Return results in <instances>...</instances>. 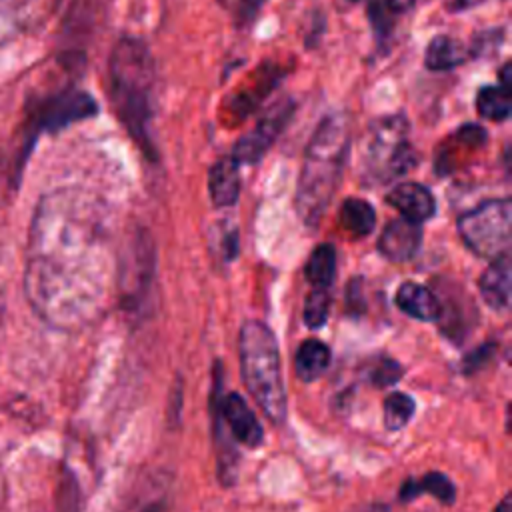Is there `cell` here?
I'll return each mask as SVG.
<instances>
[{
  "label": "cell",
  "mask_w": 512,
  "mask_h": 512,
  "mask_svg": "<svg viewBox=\"0 0 512 512\" xmlns=\"http://www.w3.org/2000/svg\"><path fill=\"white\" fill-rule=\"evenodd\" d=\"M104 206L84 190H54L36 206L24 270V292L48 324L72 330L92 322L112 280Z\"/></svg>",
  "instance_id": "obj_1"
},
{
  "label": "cell",
  "mask_w": 512,
  "mask_h": 512,
  "mask_svg": "<svg viewBox=\"0 0 512 512\" xmlns=\"http://www.w3.org/2000/svg\"><path fill=\"white\" fill-rule=\"evenodd\" d=\"M350 150V128L344 114H328L314 130L296 188V212L306 226H316L340 184Z\"/></svg>",
  "instance_id": "obj_2"
},
{
  "label": "cell",
  "mask_w": 512,
  "mask_h": 512,
  "mask_svg": "<svg viewBox=\"0 0 512 512\" xmlns=\"http://www.w3.org/2000/svg\"><path fill=\"white\" fill-rule=\"evenodd\" d=\"M110 100L134 138H142L152 116L154 64L146 46L134 38L120 40L110 54Z\"/></svg>",
  "instance_id": "obj_3"
},
{
  "label": "cell",
  "mask_w": 512,
  "mask_h": 512,
  "mask_svg": "<svg viewBox=\"0 0 512 512\" xmlns=\"http://www.w3.org/2000/svg\"><path fill=\"white\" fill-rule=\"evenodd\" d=\"M238 356L244 384L268 420H286V392L282 380L280 352L270 328L258 320L242 324L238 334Z\"/></svg>",
  "instance_id": "obj_4"
},
{
  "label": "cell",
  "mask_w": 512,
  "mask_h": 512,
  "mask_svg": "<svg viewBox=\"0 0 512 512\" xmlns=\"http://www.w3.org/2000/svg\"><path fill=\"white\" fill-rule=\"evenodd\" d=\"M416 152L408 142V122L392 114L374 122L362 146V174L366 182H388L416 164Z\"/></svg>",
  "instance_id": "obj_5"
},
{
  "label": "cell",
  "mask_w": 512,
  "mask_h": 512,
  "mask_svg": "<svg viewBox=\"0 0 512 512\" xmlns=\"http://www.w3.org/2000/svg\"><path fill=\"white\" fill-rule=\"evenodd\" d=\"M464 244L484 258L506 256L512 238V202L508 198L486 200L458 218Z\"/></svg>",
  "instance_id": "obj_6"
},
{
  "label": "cell",
  "mask_w": 512,
  "mask_h": 512,
  "mask_svg": "<svg viewBox=\"0 0 512 512\" xmlns=\"http://www.w3.org/2000/svg\"><path fill=\"white\" fill-rule=\"evenodd\" d=\"M292 112H294V106L290 100H282V102L274 104L268 112H264V116L258 120L256 128L250 130L248 134H244L236 142L232 158L238 164L258 162L266 154V150L272 146V142L278 138V134L290 120Z\"/></svg>",
  "instance_id": "obj_7"
},
{
  "label": "cell",
  "mask_w": 512,
  "mask_h": 512,
  "mask_svg": "<svg viewBox=\"0 0 512 512\" xmlns=\"http://www.w3.org/2000/svg\"><path fill=\"white\" fill-rule=\"evenodd\" d=\"M98 110V104L94 98L86 92L68 90L62 94H56L48 98L38 108V118L34 122L36 130H60L72 122L84 120L94 116Z\"/></svg>",
  "instance_id": "obj_8"
},
{
  "label": "cell",
  "mask_w": 512,
  "mask_h": 512,
  "mask_svg": "<svg viewBox=\"0 0 512 512\" xmlns=\"http://www.w3.org/2000/svg\"><path fill=\"white\" fill-rule=\"evenodd\" d=\"M220 416L226 420L230 434L244 446L256 448L262 444L264 430L242 396L230 392L220 400Z\"/></svg>",
  "instance_id": "obj_9"
},
{
  "label": "cell",
  "mask_w": 512,
  "mask_h": 512,
  "mask_svg": "<svg viewBox=\"0 0 512 512\" xmlns=\"http://www.w3.org/2000/svg\"><path fill=\"white\" fill-rule=\"evenodd\" d=\"M422 244V228L408 218L392 220L380 234L378 248L390 262H408Z\"/></svg>",
  "instance_id": "obj_10"
},
{
  "label": "cell",
  "mask_w": 512,
  "mask_h": 512,
  "mask_svg": "<svg viewBox=\"0 0 512 512\" xmlns=\"http://www.w3.org/2000/svg\"><path fill=\"white\" fill-rule=\"evenodd\" d=\"M386 202L396 208L402 218L412 222H424L436 212V200L432 192L418 182H402L386 194Z\"/></svg>",
  "instance_id": "obj_11"
},
{
  "label": "cell",
  "mask_w": 512,
  "mask_h": 512,
  "mask_svg": "<svg viewBox=\"0 0 512 512\" xmlns=\"http://www.w3.org/2000/svg\"><path fill=\"white\" fill-rule=\"evenodd\" d=\"M510 258L498 256L492 260V264L482 272L478 278V288L484 298V302L498 310L504 312L510 306Z\"/></svg>",
  "instance_id": "obj_12"
},
{
  "label": "cell",
  "mask_w": 512,
  "mask_h": 512,
  "mask_svg": "<svg viewBox=\"0 0 512 512\" xmlns=\"http://www.w3.org/2000/svg\"><path fill=\"white\" fill-rule=\"evenodd\" d=\"M238 162L232 156L216 160L208 170V192L214 206L226 208L238 200L240 172Z\"/></svg>",
  "instance_id": "obj_13"
},
{
  "label": "cell",
  "mask_w": 512,
  "mask_h": 512,
  "mask_svg": "<svg viewBox=\"0 0 512 512\" xmlns=\"http://www.w3.org/2000/svg\"><path fill=\"white\" fill-rule=\"evenodd\" d=\"M396 306L422 322H432L442 316V304L440 300L422 284L416 282H404L396 290Z\"/></svg>",
  "instance_id": "obj_14"
},
{
  "label": "cell",
  "mask_w": 512,
  "mask_h": 512,
  "mask_svg": "<svg viewBox=\"0 0 512 512\" xmlns=\"http://www.w3.org/2000/svg\"><path fill=\"white\" fill-rule=\"evenodd\" d=\"M422 494H432L434 498H438L442 504H452L454 502V484L450 482L448 476H444L442 472H428L426 476L418 478V480H408L402 484L398 498L402 502H410Z\"/></svg>",
  "instance_id": "obj_15"
},
{
  "label": "cell",
  "mask_w": 512,
  "mask_h": 512,
  "mask_svg": "<svg viewBox=\"0 0 512 512\" xmlns=\"http://www.w3.org/2000/svg\"><path fill=\"white\" fill-rule=\"evenodd\" d=\"M466 60V46L446 34H440L430 40L426 54H424V64L430 70L444 72L450 68L460 66Z\"/></svg>",
  "instance_id": "obj_16"
},
{
  "label": "cell",
  "mask_w": 512,
  "mask_h": 512,
  "mask_svg": "<svg viewBox=\"0 0 512 512\" xmlns=\"http://www.w3.org/2000/svg\"><path fill=\"white\" fill-rule=\"evenodd\" d=\"M330 364V348L320 340H304L296 352L294 370L304 382H314Z\"/></svg>",
  "instance_id": "obj_17"
},
{
  "label": "cell",
  "mask_w": 512,
  "mask_h": 512,
  "mask_svg": "<svg viewBox=\"0 0 512 512\" xmlns=\"http://www.w3.org/2000/svg\"><path fill=\"white\" fill-rule=\"evenodd\" d=\"M340 222L342 226L356 238L366 236L374 230L376 212L372 204L362 198H348L340 206Z\"/></svg>",
  "instance_id": "obj_18"
},
{
  "label": "cell",
  "mask_w": 512,
  "mask_h": 512,
  "mask_svg": "<svg viewBox=\"0 0 512 512\" xmlns=\"http://www.w3.org/2000/svg\"><path fill=\"white\" fill-rule=\"evenodd\" d=\"M308 282L314 288H328L336 274V252L330 244H320L314 248L304 270Z\"/></svg>",
  "instance_id": "obj_19"
},
{
  "label": "cell",
  "mask_w": 512,
  "mask_h": 512,
  "mask_svg": "<svg viewBox=\"0 0 512 512\" xmlns=\"http://www.w3.org/2000/svg\"><path fill=\"white\" fill-rule=\"evenodd\" d=\"M476 110L480 116L500 122L510 116V90L508 86H482L476 94Z\"/></svg>",
  "instance_id": "obj_20"
},
{
  "label": "cell",
  "mask_w": 512,
  "mask_h": 512,
  "mask_svg": "<svg viewBox=\"0 0 512 512\" xmlns=\"http://www.w3.org/2000/svg\"><path fill=\"white\" fill-rule=\"evenodd\" d=\"M382 418H384V426L388 430H400L404 428L412 414H414V400L408 394L402 392H392L386 396L384 406H382Z\"/></svg>",
  "instance_id": "obj_21"
},
{
  "label": "cell",
  "mask_w": 512,
  "mask_h": 512,
  "mask_svg": "<svg viewBox=\"0 0 512 512\" xmlns=\"http://www.w3.org/2000/svg\"><path fill=\"white\" fill-rule=\"evenodd\" d=\"M330 298L326 288H314L304 300V322L308 328H322L328 320Z\"/></svg>",
  "instance_id": "obj_22"
},
{
  "label": "cell",
  "mask_w": 512,
  "mask_h": 512,
  "mask_svg": "<svg viewBox=\"0 0 512 512\" xmlns=\"http://www.w3.org/2000/svg\"><path fill=\"white\" fill-rule=\"evenodd\" d=\"M214 232H218V242H212L214 250H218L224 260H232L238 252L236 228H232L228 224H220V230H214Z\"/></svg>",
  "instance_id": "obj_23"
},
{
  "label": "cell",
  "mask_w": 512,
  "mask_h": 512,
  "mask_svg": "<svg viewBox=\"0 0 512 512\" xmlns=\"http://www.w3.org/2000/svg\"><path fill=\"white\" fill-rule=\"evenodd\" d=\"M402 378V368L394 360H382L378 368L372 372V380L376 386H388Z\"/></svg>",
  "instance_id": "obj_24"
},
{
  "label": "cell",
  "mask_w": 512,
  "mask_h": 512,
  "mask_svg": "<svg viewBox=\"0 0 512 512\" xmlns=\"http://www.w3.org/2000/svg\"><path fill=\"white\" fill-rule=\"evenodd\" d=\"M266 4V0H238V10L236 16L240 20V24L252 22L254 16L260 12V8Z\"/></svg>",
  "instance_id": "obj_25"
},
{
  "label": "cell",
  "mask_w": 512,
  "mask_h": 512,
  "mask_svg": "<svg viewBox=\"0 0 512 512\" xmlns=\"http://www.w3.org/2000/svg\"><path fill=\"white\" fill-rule=\"evenodd\" d=\"M414 2H416V0H386L388 8H390L392 12H404V10H410V8L414 6Z\"/></svg>",
  "instance_id": "obj_26"
},
{
  "label": "cell",
  "mask_w": 512,
  "mask_h": 512,
  "mask_svg": "<svg viewBox=\"0 0 512 512\" xmlns=\"http://www.w3.org/2000/svg\"><path fill=\"white\" fill-rule=\"evenodd\" d=\"M480 2H484V0H452L450 8L452 10H462V8H472V6L480 4Z\"/></svg>",
  "instance_id": "obj_27"
},
{
  "label": "cell",
  "mask_w": 512,
  "mask_h": 512,
  "mask_svg": "<svg viewBox=\"0 0 512 512\" xmlns=\"http://www.w3.org/2000/svg\"><path fill=\"white\" fill-rule=\"evenodd\" d=\"M350 512H386V506H382V504H366V506L354 508Z\"/></svg>",
  "instance_id": "obj_28"
},
{
  "label": "cell",
  "mask_w": 512,
  "mask_h": 512,
  "mask_svg": "<svg viewBox=\"0 0 512 512\" xmlns=\"http://www.w3.org/2000/svg\"><path fill=\"white\" fill-rule=\"evenodd\" d=\"M494 512H510V498L508 496H504L502 498V502L496 506V510Z\"/></svg>",
  "instance_id": "obj_29"
},
{
  "label": "cell",
  "mask_w": 512,
  "mask_h": 512,
  "mask_svg": "<svg viewBox=\"0 0 512 512\" xmlns=\"http://www.w3.org/2000/svg\"><path fill=\"white\" fill-rule=\"evenodd\" d=\"M2 498H4V486H2V470H0V508H2Z\"/></svg>",
  "instance_id": "obj_30"
},
{
  "label": "cell",
  "mask_w": 512,
  "mask_h": 512,
  "mask_svg": "<svg viewBox=\"0 0 512 512\" xmlns=\"http://www.w3.org/2000/svg\"><path fill=\"white\" fill-rule=\"evenodd\" d=\"M350 2H358V0H350Z\"/></svg>",
  "instance_id": "obj_31"
}]
</instances>
